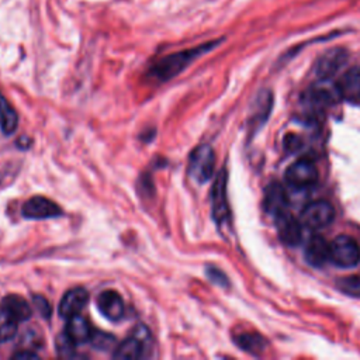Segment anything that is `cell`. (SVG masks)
<instances>
[{
    "mask_svg": "<svg viewBox=\"0 0 360 360\" xmlns=\"http://www.w3.org/2000/svg\"><path fill=\"white\" fill-rule=\"evenodd\" d=\"M335 219V208L326 200H316L305 205L301 211L300 221L309 229H322Z\"/></svg>",
    "mask_w": 360,
    "mask_h": 360,
    "instance_id": "cell-4",
    "label": "cell"
},
{
    "mask_svg": "<svg viewBox=\"0 0 360 360\" xmlns=\"http://www.w3.org/2000/svg\"><path fill=\"white\" fill-rule=\"evenodd\" d=\"M91 333H93V329L89 321L80 314L68 319L65 335L72 343L82 345L84 342H89L91 338Z\"/></svg>",
    "mask_w": 360,
    "mask_h": 360,
    "instance_id": "cell-15",
    "label": "cell"
},
{
    "mask_svg": "<svg viewBox=\"0 0 360 360\" xmlns=\"http://www.w3.org/2000/svg\"><path fill=\"white\" fill-rule=\"evenodd\" d=\"M17 318L4 307L0 308V343L7 342L17 333Z\"/></svg>",
    "mask_w": 360,
    "mask_h": 360,
    "instance_id": "cell-20",
    "label": "cell"
},
{
    "mask_svg": "<svg viewBox=\"0 0 360 360\" xmlns=\"http://www.w3.org/2000/svg\"><path fill=\"white\" fill-rule=\"evenodd\" d=\"M212 217L221 225L229 218V207L226 202V172L222 169L212 186Z\"/></svg>",
    "mask_w": 360,
    "mask_h": 360,
    "instance_id": "cell-9",
    "label": "cell"
},
{
    "mask_svg": "<svg viewBox=\"0 0 360 360\" xmlns=\"http://www.w3.org/2000/svg\"><path fill=\"white\" fill-rule=\"evenodd\" d=\"M97 308L110 321H120L125 311L122 297L114 290L103 291L97 297Z\"/></svg>",
    "mask_w": 360,
    "mask_h": 360,
    "instance_id": "cell-12",
    "label": "cell"
},
{
    "mask_svg": "<svg viewBox=\"0 0 360 360\" xmlns=\"http://www.w3.org/2000/svg\"><path fill=\"white\" fill-rule=\"evenodd\" d=\"M21 212L25 218L30 219H45L62 215V208L46 197L34 195L24 202Z\"/></svg>",
    "mask_w": 360,
    "mask_h": 360,
    "instance_id": "cell-6",
    "label": "cell"
},
{
    "mask_svg": "<svg viewBox=\"0 0 360 360\" xmlns=\"http://www.w3.org/2000/svg\"><path fill=\"white\" fill-rule=\"evenodd\" d=\"M263 207H264V211L273 217H277L278 214L287 211L288 197L281 184L271 183L270 186H267L264 191Z\"/></svg>",
    "mask_w": 360,
    "mask_h": 360,
    "instance_id": "cell-13",
    "label": "cell"
},
{
    "mask_svg": "<svg viewBox=\"0 0 360 360\" xmlns=\"http://www.w3.org/2000/svg\"><path fill=\"white\" fill-rule=\"evenodd\" d=\"M13 359H17V360H22V359H38V354L34 353V352H30V350H22V352H18L13 356Z\"/></svg>",
    "mask_w": 360,
    "mask_h": 360,
    "instance_id": "cell-26",
    "label": "cell"
},
{
    "mask_svg": "<svg viewBox=\"0 0 360 360\" xmlns=\"http://www.w3.org/2000/svg\"><path fill=\"white\" fill-rule=\"evenodd\" d=\"M18 115L0 91V129L4 135H11L17 129Z\"/></svg>",
    "mask_w": 360,
    "mask_h": 360,
    "instance_id": "cell-17",
    "label": "cell"
},
{
    "mask_svg": "<svg viewBox=\"0 0 360 360\" xmlns=\"http://www.w3.org/2000/svg\"><path fill=\"white\" fill-rule=\"evenodd\" d=\"M148 330L139 325L132 336H128L118 346H115L112 357L114 359H139L145 350V342H148Z\"/></svg>",
    "mask_w": 360,
    "mask_h": 360,
    "instance_id": "cell-8",
    "label": "cell"
},
{
    "mask_svg": "<svg viewBox=\"0 0 360 360\" xmlns=\"http://www.w3.org/2000/svg\"><path fill=\"white\" fill-rule=\"evenodd\" d=\"M285 180L294 188H307L316 183L318 170L311 160L301 159L287 169Z\"/></svg>",
    "mask_w": 360,
    "mask_h": 360,
    "instance_id": "cell-5",
    "label": "cell"
},
{
    "mask_svg": "<svg viewBox=\"0 0 360 360\" xmlns=\"http://www.w3.org/2000/svg\"><path fill=\"white\" fill-rule=\"evenodd\" d=\"M338 94L350 101L360 100V66L345 72L338 82Z\"/></svg>",
    "mask_w": 360,
    "mask_h": 360,
    "instance_id": "cell-14",
    "label": "cell"
},
{
    "mask_svg": "<svg viewBox=\"0 0 360 360\" xmlns=\"http://www.w3.org/2000/svg\"><path fill=\"white\" fill-rule=\"evenodd\" d=\"M217 42H211V44H205L200 48H194V49H187L183 52H177L173 55H169L166 58H163L162 60H159L153 69H152V75L165 82L172 79L173 76L179 75L188 63H191L198 55L207 52L208 49H211L212 46H215Z\"/></svg>",
    "mask_w": 360,
    "mask_h": 360,
    "instance_id": "cell-1",
    "label": "cell"
},
{
    "mask_svg": "<svg viewBox=\"0 0 360 360\" xmlns=\"http://www.w3.org/2000/svg\"><path fill=\"white\" fill-rule=\"evenodd\" d=\"M235 342L240 349H243L245 352H249L252 354H259L266 347V340L263 339V336L259 333H253V332L239 333L235 338Z\"/></svg>",
    "mask_w": 360,
    "mask_h": 360,
    "instance_id": "cell-19",
    "label": "cell"
},
{
    "mask_svg": "<svg viewBox=\"0 0 360 360\" xmlns=\"http://www.w3.org/2000/svg\"><path fill=\"white\" fill-rule=\"evenodd\" d=\"M215 166V153L211 146H197L190 155L188 174L197 183H205L211 179Z\"/></svg>",
    "mask_w": 360,
    "mask_h": 360,
    "instance_id": "cell-3",
    "label": "cell"
},
{
    "mask_svg": "<svg viewBox=\"0 0 360 360\" xmlns=\"http://www.w3.org/2000/svg\"><path fill=\"white\" fill-rule=\"evenodd\" d=\"M97 350H110L115 346V338L107 332L103 330H93L91 338L89 340Z\"/></svg>",
    "mask_w": 360,
    "mask_h": 360,
    "instance_id": "cell-22",
    "label": "cell"
},
{
    "mask_svg": "<svg viewBox=\"0 0 360 360\" xmlns=\"http://www.w3.org/2000/svg\"><path fill=\"white\" fill-rule=\"evenodd\" d=\"M301 139L300 136L294 135V134H288L285 138H284V146L290 150V152H297L298 149H301Z\"/></svg>",
    "mask_w": 360,
    "mask_h": 360,
    "instance_id": "cell-25",
    "label": "cell"
},
{
    "mask_svg": "<svg viewBox=\"0 0 360 360\" xmlns=\"http://www.w3.org/2000/svg\"><path fill=\"white\" fill-rule=\"evenodd\" d=\"M3 307L10 311L18 322H24L27 319H30L32 311H31V307L30 304L20 295H15V294H10L7 295L4 300H3Z\"/></svg>",
    "mask_w": 360,
    "mask_h": 360,
    "instance_id": "cell-18",
    "label": "cell"
},
{
    "mask_svg": "<svg viewBox=\"0 0 360 360\" xmlns=\"http://www.w3.org/2000/svg\"><path fill=\"white\" fill-rule=\"evenodd\" d=\"M89 301V292L83 287H75L62 297L59 304V315L65 319H69L75 315H79Z\"/></svg>",
    "mask_w": 360,
    "mask_h": 360,
    "instance_id": "cell-11",
    "label": "cell"
},
{
    "mask_svg": "<svg viewBox=\"0 0 360 360\" xmlns=\"http://www.w3.org/2000/svg\"><path fill=\"white\" fill-rule=\"evenodd\" d=\"M305 260L315 267L323 266L329 260V243L322 236H312L305 246Z\"/></svg>",
    "mask_w": 360,
    "mask_h": 360,
    "instance_id": "cell-16",
    "label": "cell"
},
{
    "mask_svg": "<svg viewBox=\"0 0 360 360\" xmlns=\"http://www.w3.org/2000/svg\"><path fill=\"white\" fill-rule=\"evenodd\" d=\"M329 260L343 269L353 267L360 260V248L349 235H339L329 243Z\"/></svg>",
    "mask_w": 360,
    "mask_h": 360,
    "instance_id": "cell-2",
    "label": "cell"
},
{
    "mask_svg": "<svg viewBox=\"0 0 360 360\" xmlns=\"http://www.w3.org/2000/svg\"><path fill=\"white\" fill-rule=\"evenodd\" d=\"M347 52L342 48H333L319 56L315 63V73L321 79H329L346 63Z\"/></svg>",
    "mask_w": 360,
    "mask_h": 360,
    "instance_id": "cell-10",
    "label": "cell"
},
{
    "mask_svg": "<svg viewBox=\"0 0 360 360\" xmlns=\"http://www.w3.org/2000/svg\"><path fill=\"white\" fill-rule=\"evenodd\" d=\"M34 305H35V308L39 311V314H41L44 318H48V316L51 315V312H52L49 302H48L44 297L35 295V297H34Z\"/></svg>",
    "mask_w": 360,
    "mask_h": 360,
    "instance_id": "cell-24",
    "label": "cell"
},
{
    "mask_svg": "<svg viewBox=\"0 0 360 360\" xmlns=\"http://www.w3.org/2000/svg\"><path fill=\"white\" fill-rule=\"evenodd\" d=\"M207 276L210 277V280L215 284H219V285H226L228 284V278L226 276L218 270V269H214V267H208L207 269Z\"/></svg>",
    "mask_w": 360,
    "mask_h": 360,
    "instance_id": "cell-23",
    "label": "cell"
},
{
    "mask_svg": "<svg viewBox=\"0 0 360 360\" xmlns=\"http://www.w3.org/2000/svg\"><path fill=\"white\" fill-rule=\"evenodd\" d=\"M338 288L350 295V297H360V276L357 274H353V276H345V277H340L336 283Z\"/></svg>",
    "mask_w": 360,
    "mask_h": 360,
    "instance_id": "cell-21",
    "label": "cell"
},
{
    "mask_svg": "<svg viewBox=\"0 0 360 360\" xmlns=\"http://www.w3.org/2000/svg\"><path fill=\"white\" fill-rule=\"evenodd\" d=\"M276 218V228L281 242L287 246H297L302 240V224L300 219L284 211Z\"/></svg>",
    "mask_w": 360,
    "mask_h": 360,
    "instance_id": "cell-7",
    "label": "cell"
}]
</instances>
